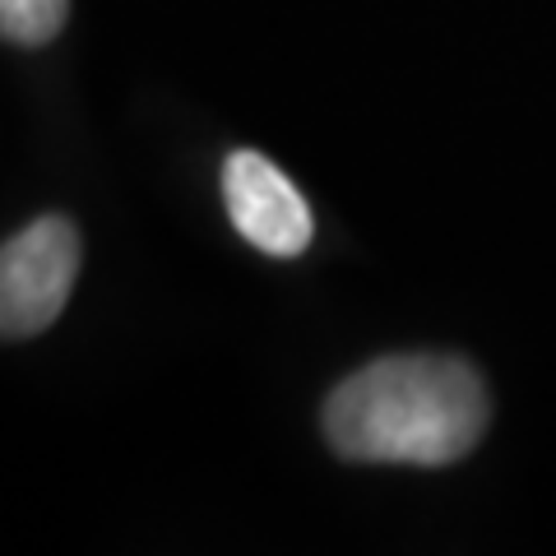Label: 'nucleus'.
I'll list each match as a JSON object with an SVG mask.
<instances>
[{
  "mask_svg": "<svg viewBox=\"0 0 556 556\" xmlns=\"http://www.w3.org/2000/svg\"><path fill=\"white\" fill-rule=\"evenodd\" d=\"M223 200L232 228L265 255H302L311 247V208L302 190L278 172L265 153L237 149L223 167Z\"/></svg>",
  "mask_w": 556,
  "mask_h": 556,
  "instance_id": "nucleus-3",
  "label": "nucleus"
},
{
  "mask_svg": "<svg viewBox=\"0 0 556 556\" xmlns=\"http://www.w3.org/2000/svg\"><path fill=\"white\" fill-rule=\"evenodd\" d=\"M70 0H0V42L47 47L61 38Z\"/></svg>",
  "mask_w": 556,
  "mask_h": 556,
  "instance_id": "nucleus-4",
  "label": "nucleus"
},
{
  "mask_svg": "<svg viewBox=\"0 0 556 556\" xmlns=\"http://www.w3.org/2000/svg\"><path fill=\"white\" fill-rule=\"evenodd\" d=\"M84 265L79 228L65 214L33 218L0 247V339H33L56 325Z\"/></svg>",
  "mask_w": 556,
  "mask_h": 556,
  "instance_id": "nucleus-2",
  "label": "nucleus"
},
{
  "mask_svg": "<svg viewBox=\"0 0 556 556\" xmlns=\"http://www.w3.org/2000/svg\"><path fill=\"white\" fill-rule=\"evenodd\" d=\"M492 422L482 376L464 357L394 353L339 380L320 427L339 459L445 468L464 459Z\"/></svg>",
  "mask_w": 556,
  "mask_h": 556,
  "instance_id": "nucleus-1",
  "label": "nucleus"
}]
</instances>
